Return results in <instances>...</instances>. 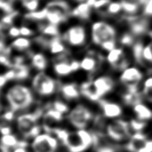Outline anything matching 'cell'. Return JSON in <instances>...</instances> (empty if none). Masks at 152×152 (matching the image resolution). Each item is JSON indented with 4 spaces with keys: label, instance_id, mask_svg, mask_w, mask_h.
I'll return each mask as SVG.
<instances>
[{
    "label": "cell",
    "instance_id": "6da1fadb",
    "mask_svg": "<svg viewBox=\"0 0 152 152\" xmlns=\"http://www.w3.org/2000/svg\"><path fill=\"white\" fill-rule=\"evenodd\" d=\"M56 135L69 152H84L93 146V135L91 132L85 129H78L69 132L66 129L54 127L50 133Z\"/></svg>",
    "mask_w": 152,
    "mask_h": 152
},
{
    "label": "cell",
    "instance_id": "7a4b0ae2",
    "mask_svg": "<svg viewBox=\"0 0 152 152\" xmlns=\"http://www.w3.org/2000/svg\"><path fill=\"white\" fill-rule=\"evenodd\" d=\"M6 99L14 111H22L28 108L34 102V96L27 86L15 85L10 87L7 91Z\"/></svg>",
    "mask_w": 152,
    "mask_h": 152
},
{
    "label": "cell",
    "instance_id": "3957f363",
    "mask_svg": "<svg viewBox=\"0 0 152 152\" xmlns=\"http://www.w3.org/2000/svg\"><path fill=\"white\" fill-rule=\"evenodd\" d=\"M43 114L44 110L38 109L34 112L22 115L17 118L18 129L23 137L34 139L40 135L41 128L38 122Z\"/></svg>",
    "mask_w": 152,
    "mask_h": 152
},
{
    "label": "cell",
    "instance_id": "277c9868",
    "mask_svg": "<svg viewBox=\"0 0 152 152\" xmlns=\"http://www.w3.org/2000/svg\"><path fill=\"white\" fill-rule=\"evenodd\" d=\"M45 7L47 10L46 20L56 26L66 22L71 14L69 4L62 0L49 2Z\"/></svg>",
    "mask_w": 152,
    "mask_h": 152
},
{
    "label": "cell",
    "instance_id": "5b68a950",
    "mask_svg": "<svg viewBox=\"0 0 152 152\" xmlns=\"http://www.w3.org/2000/svg\"><path fill=\"white\" fill-rule=\"evenodd\" d=\"M117 32L111 24L103 21L94 23L91 28V37L96 45L102 46L109 41H116Z\"/></svg>",
    "mask_w": 152,
    "mask_h": 152
},
{
    "label": "cell",
    "instance_id": "8992f818",
    "mask_svg": "<svg viewBox=\"0 0 152 152\" xmlns=\"http://www.w3.org/2000/svg\"><path fill=\"white\" fill-rule=\"evenodd\" d=\"M93 119V114L87 107L78 104L68 114L67 119L73 127L78 129H85Z\"/></svg>",
    "mask_w": 152,
    "mask_h": 152
},
{
    "label": "cell",
    "instance_id": "52a82bcc",
    "mask_svg": "<svg viewBox=\"0 0 152 152\" xmlns=\"http://www.w3.org/2000/svg\"><path fill=\"white\" fill-rule=\"evenodd\" d=\"M80 68V63L77 60H70L67 51L57 54L54 60V70L58 76L64 77L77 71Z\"/></svg>",
    "mask_w": 152,
    "mask_h": 152
},
{
    "label": "cell",
    "instance_id": "ba28073f",
    "mask_svg": "<svg viewBox=\"0 0 152 152\" xmlns=\"http://www.w3.org/2000/svg\"><path fill=\"white\" fill-rule=\"evenodd\" d=\"M33 88L42 96L53 94L56 88V82L45 72L40 71L34 77L32 83Z\"/></svg>",
    "mask_w": 152,
    "mask_h": 152
},
{
    "label": "cell",
    "instance_id": "9c48e42d",
    "mask_svg": "<svg viewBox=\"0 0 152 152\" xmlns=\"http://www.w3.org/2000/svg\"><path fill=\"white\" fill-rule=\"evenodd\" d=\"M130 125L122 119L112 121L106 126L108 137L115 141H121L131 136Z\"/></svg>",
    "mask_w": 152,
    "mask_h": 152
},
{
    "label": "cell",
    "instance_id": "30bf717a",
    "mask_svg": "<svg viewBox=\"0 0 152 152\" xmlns=\"http://www.w3.org/2000/svg\"><path fill=\"white\" fill-rule=\"evenodd\" d=\"M58 147L57 139L48 133L38 135L32 143L33 152H57Z\"/></svg>",
    "mask_w": 152,
    "mask_h": 152
},
{
    "label": "cell",
    "instance_id": "8fae6325",
    "mask_svg": "<svg viewBox=\"0 0 152 152\" xmlns=\"http://www.w3.org/2000/svg\"><path fill=\"white\" fill-rule=\"evenodd\" d=\"M93 135V147L95 152H117L119 148L111 142L108 135L101 132L95 130L91 132Z\"/></svg>",
    "mask_w": 152,
    "mask_h": 152
},
{
    "label": "cell",
    "instance_id": "7c38bea8",
    "mask_svg": "<svg viewBox=\"0 0 152 152\" xmlns=\"http://www.w3.org/2000/svg\"><path fill=\"white\" fill-rule=\"evenodd\" d=\"M62 40L70 46H83L86 40V33L85 28L81 26H72L64 33Z\"/></svg>",
    "mask_w": 152,
    "mask_h": 152
},
{
    "label": "cell",
    "instance_id": "4fadbf2b",
    "mask_svg": "<svg viewBox=\"0 0 152 152\" xmlns=\"http://www.w3.org/2000/svg\"><path fill=\"white\" fill-rule=\"evenodd\" d=\"M142 78V73L136 68L132 67L124 70L120 77V80L128 90H137L138 84Z\"/></svg>",
    "mask_w": 152,
    "mask_h": 152
},
{
    "label": "cell",
    "instance_id": "5bb4252c",
    "mask_svg": "<svg viewBox=\"0 0 152 152\" xmlns=\"http://www.w3.org/2000/svg\"><path fill=\"white\" fill-rule=\"evenodd\" d=\"M92 83L98 101L101 100L104 95L111 92L115 86L113 80L107 76H103L96 78L92 80Z\"/></svg>",
    "mask_w": 152,
    "mask_h": 152
},
{
    "label": "cell",
    "instance_id": "9a60e30c",
    "mask_svg": "<svg viewBox=\"0 0 152 152\" xmlns=\"http://www.w3.org/2000/svg\"><path fill=\"white\" fill-rule=\"evenodd\" d=\"M107 60L113 69L117 70H125L129 65V62L121 48H115L109 52Z\"/></svg>",
    "mask_w": 152,
    "mask_h": 152
},
{
    "label": "cell",
    "instance_id": "2e32d148",
    "mask_svg": "<svg viewBox=\"0 0 152 152\" xmlns=\"http://www.w3.org/2000/svg\"><path fill=\"white\" fill-rule=\"evenodd\" d=\"M63 115L52 107H49L46 110L43 114V126L46 133L50 134L51 131L53 129L52 126L55 124L62 121L63 119Z\"/></svg>",
    "mask_w": 152,
    "mask_h": 152
},
{
    "label": "cell",
    "instance_id": "e0dca14e",
    "mask_svg": "<svg viewBox=\"0 0 152 152\" xmlns=\"http://www.w3.org/2000/svg\"><path fill=\"white\" fill-rule=\"evenodd\" d=\"M127 20L130 26L131 32L133 35H142L148 32L149 22L146 18L129 16Z\"/></svg>",
    "mask_w": 152,
    "mask_h": 152
},
{
    "label": "cell",
    "instance_id": "ac0fdd59",
    "mask_svg": "<svg viewBox=\"0 0 152 152\" xmlns=\"http://www.w3.org/2000/svg\"><path fill=\"white\" fill-rule=\"evenodd\" d=\"M98 103L105 117L113 119L119 117L122 114V108L117 103L102 99L98 101Z\"/></svg>",
    "mask_w": 152,
    "mask_h": 152
},
{
    "label": "cell",
    "instance_id": "d6986e66",
    "mask_svg": "<svg viewBox=\"0 0 152 152\" xmlns=\"http://www.w3.org/2000/svg\"><path fill=\"white\" fill-rule=\"evenodd\" d=\"M102 61L101 56L96 54L95 52L91 51L88 54L81 60L80 68L86 72H95L98 69L99 63Z\"/></svg>",
    "mask_w": 152,
    "mask_h": 152
},
{
    "label": "cell",
    "instance_id": "ffe728a7",
    "mask_svg": "<svg viewBox=\"0 0 152 152\" xmlns=\"http://www.w3.org/2000/svg\"><path fill=\"white\" fill-rule=\"evenodd\" d=\"M148 141V140L145 135L137 132L131 136L130 140L125 147L127 150L130 152H139L145 146Z\"/></svg>",
    "mask_w": 152,
    "mask_h": 152
},
{
    "label": "cell",
    "instance_id": "44dd1931",
    "mask_svg": "<svg viewBox=\"0 0 152 152\" xmlns=\"http://www.w3.org/2000/svg\"><path fill=\"white\" fill-rule=\"evenodd\" d=\"M0 143L10 149H17L20 148H27L28 143L25 141L18 140L16 136L14 135L8 134L2 135L0 139Z\"/></svg>",
    "mask_w": 152,
    "mask_h": 152
},
{
    "label": "cell",
    "instance_id": "7402d4cb",
    "mask_svg": "<svg viewBox=\"0 0 152 152\" xmlns=\"http://www.w3.org/2000/svg\"><path fill=\"white\" fill-rule=\"evenodd\" d=\"M62 95L67 100H74L79 97L80 89L75 83H66L60 87Z\"/></svg>",
    "mask_w": 152,
    "mask_h": 152
},
{
    "label": "cell",
    "instance_id": "603a6c76",
    "mask_svg": "<svg viewBox=\"0 0 152 152\" xmlns=\"http://www.w3.org/2000/svg\"><path fill=\"white\" fill-rule=\"evenodd\" d=\"M91 8H92V7L87 2H83L72 10L71 14L72 16L79 18L80 20H88L91 16Z\"/></svg>",
    "mask_w": 152,
    "mask_h": 152
},
{
    "label": "cell",
    "instance_id": "cb8c5ba5",
    "mask_svg": "<svg viewBox=\"0 0 152 152\" xmlns=\"http://www.w3.org/2000/svg\"><path fill=\"white\" fill-rule=\"evenodd\" d=\"M123 101L128 105L134 107L137 104L141 103V96L137 90H128L122 96Z\"/></svg>",
    "mask_w": 152,
    "mask_h": 152
},
{
    "label": "cell",
    "instance_id": "d4e9b609",
    "mask_svg": "<svg viewBox=\"0 0 152 152\" xmlns=\"http://www.w3.org/2000/svg\"><path fill=\"white\" fill-rule=\"evenodd\" d=\"M62 38L60 36H54L50 39L48 48H49L51 53L54 54H59L66 50L64 45L62 43Z\"/></svg>",
    "mask_w": 152,
    "mask_h": 152
},
{
    "label": "cell",
    "instance_id": "484cf974",
    "mask_svg": "<svg viewBox=\"0 0 152 152\" xmlns=\"http://www.w3.org/2000/svg\"><path fill=\"white\" fill-rule=\"evenodd\" d=\"M12 69L14 70L15 78L14 80H23L27 79L30 75V69L24 64H16L13 66Z\"/></svg>",
    "mask_w": 152,
    "mask_h": 152
},
{
    "label": "cell",
    "instance_id": "4316f807",
    "mask_svg": "<svg viewBox=\"0 0 152 152\" xmlns=\"http://www.w3.org/2000/svg\"><path fill=\"white\" fill-rule=\"evenodd\" d=\"M31 62L32 66L40 71H43L47 67L48 64L46 56L42 53H36L32 55Z\"/></svg>",
    "mask_w": 152,
    "mask_h": 152
},
{
    "label": "cell",
    "instance_id": "83f0119b",
    "mask_svg": "<svg viewBox=\"0 0 152 152\" xmlns=\"http://www.w3.org/2000/svg\"><path fill=\"white\" fill-rule=\"evenodd\" d=\"M133 109L139 120L143 121L151 119L152 117V111L143 104L140 103L136 104L133 107Z\"/></svg>",
    "mask_w": 152,
    "mask_h": 152
},
{
    "label": "cell",
    "instance_id": "f1b7e54d",
    "mask_svg": "<svg viewBox=\"0 0 152 152\" xmlns=\"http://www.w3.org/2000/svg\"><path fill=\"white\" fill-rule=\"evenodd\" d=\"M39 30L41 33L46 36H59V30L58 28V26L48 23V24H40L38 26Z\"/></svg>",
    "mask_w": 152,
    "mask_h": 152
},
{
    "label": "cell",
    "instance_id": "f546056e",
    "mask_svg": "<svg viewBox=\"0 0 152 152\" xmlns=\"http://www.w3.org/2000/svg\"><path fill=\"white\" fill-rule=\"evenodd\" d=\"M121 3L124 12L130 14H135L138 11L139 5L140 4L138 0H121Z\"/></svg>",
    "mask_w": 152,
    "mask_h": 152
},
{
    "label": "cell",
    "instance_id": "4dcf8cb0",
    "mask_svg": "<svg viewBox=\"0 0 152 152\" xmlns=\"http://www.w3.org/2000/svg\"><path fill=\"white\" fill-rule=\"evenodd\" d=\"M31 46V42L29 39L25 37L17 38L12 42L11 46L14 49L19 51H24L30 48Z\"/></svg>",
    "mask_w": 152,
    "mask_h": 152
},
{
    "label": "cell",
    "instance_id": "1f68e13d",
    "mask_svg": "<svg viewBox=\"0 0 152 152\" xmlns=\"http://www.w3.org/2000/svg\"><path fill=\"white\" fill-rule=\"evenodd\" d=\"M143 49H144V47L143 46V44L140 42H136L133 46V56H134L136 62L140 64H143V60H144L143 56Z\"/></svg>",
    "mask_w": 152,
    "mask_h": 152
},
{
    "label": "cell",
    "instance_id": "d6a6232c",
    "mask_svg": "<svg viewBox=\"0 0 152 152\" xmlns=\"http://www.w3.org/2000/svg\"><path fill=\"white\" fill-rule=\"evenodd\" d=\"M12 121L6 119L3 115L0 116V133L6 135L12 133L11 123Z\"/></svg>",
    "mask_w": 152,
    "mask_h": 152
},
{
    "label": "cell",
    "instance_id": "836d02e7",
    "mask_svg": "<svg viewBox=\"0 0 152 152\" xmlns=\"http://www.w3.org/2000/svg\"><path fill=\"white\" fill-rule=\"evenodd\" d=\"M47 10L46 7H44L41 11L38 12H30L25 15V18L28 20H46Z\"/></svg>",
    "mask_w": 152,
    "mask_h": 152
},
{
    "label": "cell",
    "instance_id": "e575fe53",
    "mask_svg": "<svg viewBox=\"0 0 152 152\" xmlns=\"http://www.w3.org/2000/svg\"><path fill=\"white\" fill-rule=\"evenodd\" d=\"M121 10H123V7L121 2L111 1L106 7L105 14L108 15H115L119 14Z\"/></svg>",
    "mask_w": 152,
    "mask_h": 152
},
{
    "label": "cell",
    "instance_id": "d590c367",
    "mask_svg": "<svg viewBox=\"0 0 152 152\" xmlns=\"http://www.w3.org/2000/svg\"><path fill=\"white\" fill-rule=\"evenodd\" d=\"M23 7L30 12H34L37 10L40 4V0H20Z\"/></svg>",
    "mask_w": 152,
    "mask_h": 152
},
{
    "label": "cell",
    "instance_id": "8d00e7d4",
    "mask_svg": "<svg viewBox=\"0 0 152 152\" xmlns=\"http://www.w3.org/2000/svg\"><path fill=\"white\" fill-rule=\"evenodd\" d=\"M15 0H0V10L6 14L14 12V3Z\"/></svg>",
    "mask_w": 152,
    "mask_h": 152
},
{
    "label": "cell",
    "instance_id": "74e56055",
    "mask_svg": "<svg viewBox=\"0 0 152 152\" xmlns=\"http://www.w3.org/2000/svg\"><path fill=\"white\" fill-rule=\"evenodd\" d=\"M18 15V12L14 11L10 14H7L6 16H4L2 18L0 22H1L5 25L8 26V27L11 28L12 26L14 23V20L16 18V17Z\"/></svg>",
    "mask_w": 152,
    "mask_h": 152
},
{
    "label": "cell",
    "instance_id": "f35d334b",
    "mask_svg": "<svg viewBox=\"0 0 152 152\" xmlns=\"http://www.w3.org/2000/svg\"><path fill=\"white\" fill-rule=\"evenodd\" d=\"M129 125L131 129L135 131L136 133L140 132L141 131L143 130L144 129V127L146 126V124L145 122L139 119H132V121H131L129 123Z\"/></svg>",
    "mask_w": 152,
    "mask_h": 152
},
{
    "label": "cell",
    "instance_id": "ab89813d",
    "mask_svg": "<svg viewBox=\"0 0 152 152\" xmlns=\"http://www.w3.org/2000/svg\"><path fill=\"white\" fill-rule=\"evenodd\" d=\"M50 107L56 109V111L62 113L63 114L69 111V107H68L67 104L60 101H54V103H52Z\"/></svg>",
    "mask_w": 152,
    "mask_h": 152
},
{
    "label": "cell",
    "instance_id": "60d3db41",
    "mask_svg": "<svg viewBox=\"0 0 152 152\" xmlns=\"http://www.w3.org/2000/svg\"><path fill=\"white\" fill-rule=\"evenodd\" d=\"M133 41L134 39L133 34L129 33H125L124 34H123L120 40L121 44L125 46H132L133 44Z\"/></svg>",
    "mask_w": 152,
    "mask_h": 152
},
{
    "label": "cell",
    "instance_id": "b9f144b4",
    "mask_svg": "<svg viewBox=\"0 0 152 152\" xmlns=\"http://www.w3.org/2000/svg\"><path fill=\"white\" fill-rule=\"evenodd\" d=\"M111 2V0H96L95 4H94L93 7L98 10H101L107 7Z\"/></svg>",
    "mask_w": 152,
    "mask_h": 152
},
{
    "label": "cell",
    "instance_id": "7bdbcfd3",
    "mask_svg": "<svg viewBox=\"0 0 152 152\" xmlns=\"http://www.w3.org/2000/svg\"><path fill=\"white\" fill-rule=\"evenodd\" d=\"M143 56V59L145 60L146 61L152 62V54L149 45L144 47Z\"/></svg>",
    "mask_w": 152,
    "mask_h": 152
},
{
    "label": "cell",
    "instance_id": "ee69618b",
    "mask_svg": "<svg viewBox=\"0 0 152 152\" xmlns=\"http://www.w3.org/2000/svg\"><path fill=\"white\" fill-rule=\"evenodd\" d=\"M143 13L146 15H152V0H147L145 3Z\"/></svg>",
    "mask_w": 152,
    "mask_h": 152
},
{
    "label": "cell",
    "instance_id": "f6af8a7d",
    "mask_svg": "<svg viewBox=\"0 0 152 152\" xmlns=\"http://www.w3.org/2000/svg\"><path fill=\"white\" fill-rule=\"evenodd\" d=\"M20 35H22L23 36H30L34 35V31L32 30H31L30 28H29L28 27H26V26H22V27L20 28Z\"/></svg>",
    "mask_w": 152,
    "mask_h": 152
},
{
    "label": "cell",
    "instance_id": "bcb514c9",
    "mask_svg": "<svg viewBox=\"0 0 152 152\" xmlns=\"http://www.w3.org/2000/svg\"><path fill=\"white\" fill-rule=\"evenodd\" d=\"M8 35L12 38H15L19 36L20 35V28L15 27V26H12L8 31Z\"/></svg>",
    "mask_w": 152,
    "mask_h": 152
},
{
    "label": "cell",
    "instance_id": "7dc6e473",
    "mask_svg": "<svg viewBox=\"0 0 152 152\" xmlns=\"http://www.w3.org/2000/svg\"><path fill=\"white\" fill-rule=\"evenodd\" d=\"M143 95L149 101L152 102V87L151 88H144Z\"/></svg>",
    "mask_w": 152,
    "mask_h": 152
},
{
    "label": "cell",
    "instance_id": "c3c4849f",
    "mask_svg": "<svg viewBox=\"0 0 152 152\" xmlns=\"http://www.w3.org/2000/svg\"><path fill=\"white\" fill-rule=\"evenodd\" d=\"M139 152H152V141H148L145 146Z\"/></svg>",
    "mask_w": 152,
    "mask_h": 152
},
{
    "label": "cell",
    "instance_id": "681fc988",
    "mask_svg": "<svg viewBox=\"0 0 152 152\" xmlns=\"http://www.w3.org/2000/svg\"><path fill=\"white\" fill-rule=\"evenodd\" d=\"M7 81H9L8 78H7L6 75H0V89L2 88L4 85L7 83Z\"/></svg>",
    "mask_w": 152,
    "mask_h": 152
},
{
    "label": "cell",
    "instance_id": "f907efd6",
    "mask_svg": "<svg viewBox=\"0 0 152 152\" xmlns=\"http://www.w3.org/2000/svg\"><path fill=\"white\" fill-rule=\"evenodd\" d=\"M152 87V78L147 79L144 83V88H151Z\"/></svg>",
    "mask_w": 152,
    "mask_h": 152
},
{
    "label": "cell",
    "instance_id": "816d5d0a",
    "mask_svg": "<svg viewBox=\"0 0 152 152\" xmlns=\"http://www.w3.org/2000/svg\"><path fill=\"white\" fill-rule=\"evenodd\" d=\"M0 152H10V149L0 143Z\"/></svg>",
    "mask_w": 152,
    "mask_h": 152
},
{
    "label": "cell",
    "instance_id": "f5cc1de1",
    "mask_svg": "<svg viewBox=\"0 0 152 152\" xmlns=\"http://www.w3.org/2000/svg\"><path fill=\"white\" fill-rule=\"evenodd\" d=\"M13 152H28V151H27V149H26V148H20L15 149Z\"/></svg>",
    "mask_w": 152,
    "mask_h": 152
},
{
    "label": "cell",
    "instance_id": "db71d44e",
    "mask_svg": "<svg viewBox=\"0 0 152 152\" xmlns=\"http://www.w3.org/2000/svg\"><path fill=\"white\" fill-rule=\"evenodd\" d=\"M139 3H140V4H145V2L147 1V0H138Z\"/></svg>",
    "mask_w": 152,
    "mask_h": 152
},
{
    "label": "cell",
    "instance_id": "11a10c76",
    "mask_svg": "<svg viewBox=\"0 0 152 152\" xmlns=\"http://www.w3.org/2000/svg\"><path fill=\"white\" fill-rule=\"evenodd\" d=\"M73 1H77V2H79V3H83V2L86 1V0H73Z\"/></svg>",
    "mask_w": 152,
    "mask_h": 152
},
{
    "label": "cell",
    "instance_id": "9f6ffc18",
    "mask_svg": "<svg viewBox=\"0 0 152 152\" xmlns=\"http://www.w3.org/2000/svg\"><path fill=\"white\" fill-rule=\"evenodd\" d=\"M149 48H150L151 52V54H152V42L149 44Z\"/></svg>",
    "mask_w": 152,
    "mask_h": 152
},
{
    "label": "cell",
    "instance_id": "6f0895ef",
    "mask_svg": "<svg viewBox=\"0 0 152 152\" xmlns=\"http://www.w3.org/2000/svg\"><path fill=\"white\" fill-rule=\"evenodd\" d=\"M1 109H2V105H1V102H0V111H1Z\"/></svg>",
    "mask_w": 152,
    "mask_h": 152
},
{
    "label": "cell",
    "instance_id": "680465c9",
    "mask_svg": "<svg viewBox=\"0 0 152 152\" xmlns=\"http://www.w3.org/2000/svg\"><path fill=\"white\" fill-rule=\"evenodd\" d=\"M149 36H151V38H152V32H149Z\"/></svg>",
    "mask_w": 152,
    "mask_h": 152
}]
</instances>
